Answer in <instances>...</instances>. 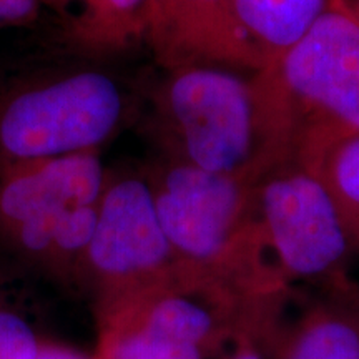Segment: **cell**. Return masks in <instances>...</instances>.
Segmentation results:
<instances>
[{
	"label": "cell",
	"instance_id": "7",
	"mask_svg": "<svg viewBox=\"0 0 359 359\" xmlns=\"http://www.w3.org/2000/svg\"><path fill=\"white\" fill-rule=\"evenodd\" d=\"M107 173L100 151L2 165L0 235L72 206L97 205Z\"/></svg>",
	"mask_w": 359,
	"mask_h": 359
},
{
	"label": "cell",
	"instance_id": "15",
	"mask_svg": "<svg viewBox=\"0 0 359 359\" xmlns=\"http://www.w3.org/2000/svg\"><path fill=\"white\" fill-rule=\"evenodd\" d=\"M35 359H90L82 354L70 351V349L58 346H40Z\"/></svg>",
	"mask_w": 359,
	"mask_h": 359
},
{
	"label": "cell",
	"instance_id": "11",
	"mask_svg": "<svg viewBox=\"0 0 359 359\" xmlns=\"http://www.w3.org/2000/svg\"><path fill=\"white\" fill-rule=\"evenodd\" d=\"M102 359H206L203 349L135 330H107Z\"/></svg>",
	"mask_w": 359,
	"mask_h": 359
},
{
	"label": "cell",
	"instance_id": "10",
	"mask_svg": "<svg viewBox=\"0 0 359 359\" xmlns=\"http://www.w3.org/2000/svg\"><path fill=\"white\" fill-rule=\"evenodd\" d=\"M313 167L325 180L349 241L359 253V135L331 143Z\"/></svg>",
	"mask_w": 359,
	"mask_h": 359
},
{
	"label": "cell",
	"instance_id": "13",
	"mask_svg": "<svg viewBox=\"0 0 359 359\" xmlns=\"http://www.w3.org/2000/svg\"><path fill=\"white\" fill-rule=\"evenodd\" d=\"M39 8L40 0H0V29L30 24Z\"/></svg>",
	"mask_w": 359,
	"mask_h": 359
},
{
	"label": "cell",
	"instance_id": "6",
	"mask_svg": "<svg viewBox=\"0 0 359 359\" xmlns=\"http://www.w3.org/2000/svg\"><path fill=\"white\" fill-rule=\"evenodd\" d=\"M82 264L102 298L154 288L180 273L182 262L165 236L143 172L109 170Z\"/></svg>",
	"mask_w": 359,
	"mask_h": 359
},
{
	"label": "cell",
	"instance_id": "14",
	"mask_svg": "<svg viewBox=\"0 0 359 359\" xmlns=\"http://www.w3.org/2000/svg\"><path fill=\"white\" fill-rule=\"evenodd\" d=\"M264 344L251 334H238L233 339V349L223 359H266Z\"/></svg>",
	"mask_w": 359,
	"mask_h": 359
},
{
	"label": "cell",
	"instance_id": "1",
	"mask_svg": "<svg viewBox=\"0 0 359 359\" xmlns=\"http://www.w3.org/2000/svg\"><path fill=\"white\" fill-rule=\"evenodd\" d=\"M161 72L143 118L155 155L255 180L294 156L290 110L269 65L251 77L213 64Z\"/></svg>",
	"mask_w": 359,
	"mask_h": 359
},
{
	"label": "cell",
	"instance_id": "9",
	"mask_svg": "<svg viewBox=\"0 0 359 359\" xmlns=\"http://www.w3.org/2000/svg\"><path fill=\"white\" fill-rule=\"evenodd\" d=\"M241 32L264 60L275 64L302 40L330 0H231Z\"/></svg>",
	"mask_w": 359,
	"mask_h": 359
},
{
	"label": "cell",
	"instance_id": "2",
	"mask_svg": "<svg viewBox=\"0 0 359 359\" xmlns=\"http://www.w3.org/2000/svg\"><path fill=\"white\" fill-rule=\"evenodd\" d=\"M142 172L180 262L240 299L290 291L269 258L257 218L258 180L210 172L160 155Z\"/></svg>",
	"mask_w": 359,
	"mask_h": 359
},
{
	"label": "cell",
	"instance_id": "3",
	"mask_svg": "<svg viewBox=\"0 0 359 359\" xmlns=\"http://www.w3.org/2000/svg\"><path fill=\"white\" fill-rule=\"evenodd\" d=\"M132 115L127 90L90 64L45 67L0 85V167L100 151Z\"/></svg>",
	"mask_w": 359,
	"mask_h": 359
},
{
	"label": "cell",
	"instance_id": "5",
	"mask_svg": "<svg viewBox=\"0 0 359 359\" xmlns=\"http://www.w3.org/2000/svg\"><path fill=\"white\" fill-rule=\"evenodd\" d=\"M257 218L268 255L283 280L320 286L349 278L354 251L325 180L313 165L291 156L255 187Z\"/></svg>",
	"mask_w": 359,
	"mask_h": 359
},
{
	"label": "cell",
	"instance_id": "16",
	"mask_svg": "<svg viewBox=\"0 0 359 359\" xmlns=\"http://www.w3.org/2000/svg\"><path fill=\"white\" fill-rule=\"evenodd\" d=\"M353 11H354V13H356V15H358V19H359V2H358V6L353 8Z\"/></svg>",
	"mask_w": 359,
	"mask_h": 359
},
{
	"label": "cell",
	"instance_id": "8",
	"mask_svg": "<svg viewBox=\"0 0 359 359\" xmlns=\"http://www.w3.org/2000/svg\"><path fill=\"white\" fill-rule=\"evenodd\" d=\"M323 291L268 343L271 359H359V285L351 278Z\"/></svg>",
	"mask_w": 359,
	"mask_h": 359
},
{
	"label": "cell",
	"instance_id": "4",
	"mask_svg": "<svg viewBox=\"0 0 359 359\" xmlns=\"http://www.w3.org/2000/svg\"><path fill=\"white\" fill-rule=\"evenodd\" d=\"M269 67L288 105L296 158L314 165L331 143L359 135V19L343 0H330Z\"/></svg>",
	"mask_w": 359,
	"mask_h": 359
},
{
	"label": "cell",
	"instance_id": "12",
	"mask_svg": "<svg viewBox=\"0 0 359 359\" xmlns=\"http://www.w3.org/2000/svg\"><path fill=\"white\" fill-rule=\"evenodd\" d=\"M40 344L19 314L0 308V359H35Z\"/></svg>",
	"mask_w": 359,
	"mask_h": 359
}]
</instances>
